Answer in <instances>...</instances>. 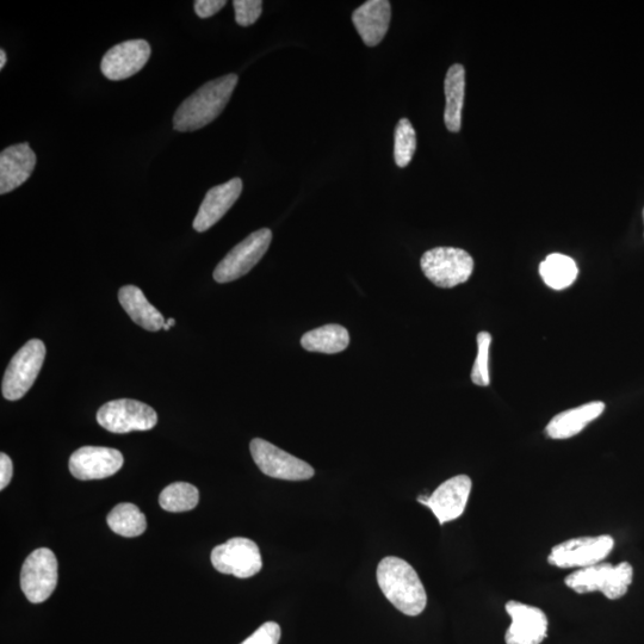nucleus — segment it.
Here are the masks:
<instances>
[{"instance_id": "nucleus-10", "label": "nucleus", "mask_w": 644, "mask_h": 644, "mask_svg": "<svg viewBox=\"0 0 644 644\" xmlns=\"http://www.w3.org/2000/svg\"><path fill=\"white\" fill-rule=\"evenodd\" d=\"M253 461L256 462L260 472L270 478L305 481L312 479L315 472L312 466L288 452L277 448L276 445L255 438L250 445Z\"/></svg>"}, {"instance_id": "nucleus-1", "label": "nucleus", "mask_w": 644, "mask_h": 644, "mask_svg": "<svg viewBox=\"0 0 644 644\" xmlns=\"http://www.w3.org/2000/svg\"><path fill=\"white\" fill-rule=\"evenodd\" d=\"M238 84L237 74L210 80L179 105L173 116L177 132H195L212 123L225 110Z\"/></svg>"}, {"instance_id": "nucleus-11", "label": "nucleus", "mask_w": 644, "mask_h": 644, "mask_svg": "<svg viewBox=\"0 0 644 644\" xmlns=\"http://www.w3.org/2000/svg\"><path fill=\"white\" fill-rule=\"evenodd\" d=\"M212 563L216 571L235 578L255 577L263 568L262 555L257 544L249 538L235 537L213 549Z\"/></svg>"}, {"instance_id": "nucleus-19", "label": "nucleus", "mask_w": 644, "mask_h": 644, "mask_svg": "<svg viewBox=\"0 0 644 644\" xmlns=\"http://www.w3.org/2000/svg\"><path fill=\"white\" fill-rule=\"evenodd\" d=\"M604 411V402L594 401L557 414L547 425V435L553 439L577 436L588 424L602 416Z\"/></svg>"}, {"instance_id": "nucleus-22", "label": "nucleus", "mask_w": 644, "mask_h": 644, "mask_svg": "<svg viewBox=\"0 0 644 644\" xmlns=\"http://www.w3.org/2000/svg\"><path fill=\"white\" fill-rule=\"evenodd\" d=\"M350 334L345 327L331 324L309 331L301 339L302 348L320 354H339L348 348Z\"/></svg>"}, {"instance_id": "nucleus-24", "label": "nucleus", "mask_w": 644, "mask_h": 644, "mask_svg": "<svg viewBox=\"0 0 644 644\" xmlns=\"http://www.w3.org/2000/svg\"><path fill=\"white\" fill-rule=\"evenodd\" d=\"M108 525L115 534L123 537H138L147 529V520L134 504L123 503L116 505L109 513Z\"/></svg>"}, {"instance_id": "nucleus-26", "label": "nucleus", "mask_w": 644, "mask_h": 644, "mask_svg": "<svg viewBox=\"0 0 644 644\" xmlns=\"http://www.w3.org/2000/svg\"><path fill=\"white\" fill-rule=\"evenodd\" d=\"M417 151V134L410 120L402 119L395 128L394 159L399 167H406L411 163Z\"/></svg>"}, {"instance_id": "nucleus-33", "label": "nucleus", "mask_w": 644, "mask_h": 644, "mask_svg": "<svg viewBox=\"0 0 644 644\" xmlns=\"http://www.w3.org/2000/svg\"><path fill=\"white\" fill-rule=\"evenodd\" d=\"M166 324L169 325L170 327H172V326L176 325V321H175V319L171 318V319L166 321Z\"/></svg>"}, {"instance_id": "nucleus-13", "label": "nucleus", "mask_w": 644, "mask_h": 644, "mask_svg": "<svg viewBox=\"0 0 644 644\" xmlns=\"http://www.w3.org/2000/svg\"><path fill=\"white\" fill-rule=\"evenodd\" d=\"M151 46L145 40H130L119 43L105 53L101 71L105 78L120 82L133 77L146 66L151 58Z\"/></svg>"}, {"instance_id": "nucleus-14", "label": "nucleus", "mask_w": 644, "mask_h": 644, "mask_svg": "<svg viewBox=\"0 0 644 644\" xmlns=\"http://www.w3.org/2000/svg\"><path fill=\"white\" fill-rule=\"evenodd\" d=\"M512 619L506 644H541L548 636V618L541 609L510 600L505 606Z\"/></svg>"}, {"instance_id": "nucleus-28", "label": "nucleus", "mask_w": 644, "mask_h": 644, "mask_svg": "<svg viewBox=\"0 0 644 644\" xmlns=\"http://www.w3.org/2000/svg\"><path fill=\"white\" fill-rule=\"evenodd\" d=\"M235 21L241 27H249L258 21L263 11L260 0H234Z\"/></svg>"}, {"instance_id": "nucleus-30", "label": "nucleus", "mask_w": 644, "mask_h": 644, "mask_svg": "<svg viewBox=\"0 0 644 644\" xmlns=\"http://www.w3.org/2000/svg\"><path fill=\"white\" fill-rule=\"evenodd\" d=\"M226 0H197L194 4L196 15L200 18H209L225 8Z\"/></svg>"}, {"instance_id": "nucleus-31", "label": "nucleus", "mask_w": 644, "mask_h": 644, "mask_svg": "<svg viewBox=\"0 0 644 644\" xmlns=\"http://www.w3.org/2000/svg\"><path fill=\"white\" fill-rule=\"evenodd\" d=\"M14 475V464L8 455L0 454V489H5Z\"/></svg>"}, {"instance_id": "nucleus-25", "label": "nucleus", "mask_w": 644, "mask_h": 644, "mask_svg": "<svg viewBox=\"0 0 644 644\" xmlns=\"http://www.w3.org/2000/svg\"><path fill=\"white\" fill-rule=\"evenodd\" d=\"M200 500L198 489L187 482H176L167 486L159 497L161 509L171 513L194 510Z\"/></svg>"}, {"instance_id": "nucleus-34", "label": "nucleus", "mask_w": 644, "mask_h": 644, "mask_svg": "<svg viewBox=\"0 0 644 644\" xmlns=\"http://www.w3.org/2000/svg\"><path fill=\"white\" fill-rule=\"evenodd\" d=\"M170 328H171V327H170L169 325H167V324H166V322H165L164 330H165V331H169V330H170Z\"/></svg>"}, {"instance_id": "nucleus-35", "label": "nucleus", "mask_w": 644, "mask_h": 644, "mask_svg": "<svg viewBox=\"0 0 644 644\" xmlns=\"http://www.w3.org/2000/svg\"><path fill=\"white\" fill-rule=\"evenodd\" d=\"M643 219H644V209H643Z\"/></svg>"}, {"instance_id": "nucleus-3", "label": "nucleus", "mask_w": 644, "mask_h": 644, "mask_svg": "<svg viewBox=\"0 0 644 644\" xmlns=\"http://www.w3.org/2000/svg\"><path fill=\"white\" fill-rule=\"evenodd\" d=\"M633 578L634 569L629 562L618 566L600 562L569 574L565 584L578 594L602 592L606 598L616 600L627 594Z\"/></svg>"}, {"instance_id": "nucleus-6", "label": "nucleus", "mask_w": 644, "mask_h": 644, "mask_svg": "<svg viewBox=\"0 0 644 644\" xmlns=\"http://www.w3.org/2000/svg\"><path fill=\"white\" fill-rule=\"evenodd\" d=\"M97 421L103 429L123 435L133 431L152 430L158 423V414L144 402L120 399L99 408Z\"/></svg>"}, {"instance_id": "nucleus-27", "label": "nucleus", "mask_w": 644, "mask_h": 644, "mask_svg": "<svg viewBox=\"0 0 644 644\" xmlns=\"http://www.w3.org/2000/svg\"><path fill=\"white\" fill-rule=\"evenodd\" d=\"M491 343V334L486 331L478 334V356H476L472 370V381L476 386L487 387L491 383L488 371V357Z\"/></svg>"}, {"instance_id": "nucleus-20", "label": "nucleus", "mask_w": 644, "mask_h": 644, "mask_svg": "<svg viewBox=\"0 0 644 644\" xmlns=\"http://www.w3.org/2000/svg\"><path fill=\"white\" fill-rule=\"evenodd\" d=\"M119 301L123 309L136 325L146 331L158 332L164 328L165 319L156 307L146 299L142 290L135 286H125L119 291Z\"/></svg>"}, {"instance_id": "nucleus-5", "label": "nucleus", "mask_w": 644, "mask_h": 644, "mask_svg": "<svg viewBox=\"0 0 644 644\" xmlns=\"http://www.w3.org/2000/svg\"><path fill=\"white\" fill-rule=\"evenodd\" d=\"M46 345L40 339H32L12 357L4 374L2 393L6 400L23 398L33 387L45 363Z\"/></svg>"}, {"instance_id": "nucleus-12", "label": "nucleus", "mask_w": 644, "mask_h": 644, "mask_svg": "<svg viewBox=\"0 0 644 644\" xmlns=\"http://www.w3.org/2000/svg\"><path fill=\"white\" fill-rule=\"evenodd\" d=\"M473 482L467 475H457L442 483L430 497L418 501L433 512L442 525L452 522L466 510Z\"/></svg>"}, {"instance_id": "nucleus-29", "label": "nucleus", "mask_w": 644, "mask_h": 644, "mask_svg": "<svg viewBox=\"0 0 644 644\" xmlns=\"http://www.w3.org/2000/svg\"><path fill=\"white\" fill-rule=\"evenodd\" d=\"M281 640V627L275 622H268L262 625L256 633L241 644H278Z\"/></svg>"}, {"instance_id": "nucleus-4", "label": "nucleus", "mask_w": 644, "mask_h": 644, "mask_svg": "<svg viewBox=\"0 0 644 644\" xmlns=\"http://www.w3.org/2000/svg\"><path fill=\"white\" fill-rule=\"evenodd\" d=\"M421 270L439 288H454L467 282L474 271V259L456 247H436L424 253Z\"/></svg>"}, {"instance_id": "nucleus-23", "label": "nucleus", "mask_w": 644, "mask_h": 644, "mask_svg": "<svg viewBox=\"0 0 644 644\" xmlns=\"http://www.w3.org/2000/svg\"><path fill=\"white\" fill-rule=\"evenodd\" d=\"M540 274L549 288L563 290L577 280L579 269L571 257L553 253L540 265Z\"/></svg>"}, {"instance_id": "nucleus-9", "label": "nucleus", "mask_w": 644, "mask_h": 644, "mask_svg": "<svg viewBox=\"0 0 644 644\" xmlns=\"http://www.w3.org/2000/svg\"><path fill=\"white\" fill-rule=\"evenodd\" d=\"M613 547L615 541L609 535L572 538L551 549L548 562L559 568H586L603 562Z\"/></svg>"}, {"instance_id": "nucleus-7", "label": "nucleus", "mask_w": 644, "mask_h": 644, "mask_svg": "<svg viewBox=\"0 0 644 644\" xmlns=\"http://www.w3.org/2000/svg\"><path fill=\"white\" fill-rule=\"evenodd\" d=\"M272 240L269 228H262L252 233L244 241L228 252L214 270V280L218 283H229L239 280L255 268L266 252Z\"/></svg>"}, {"instance_id": "nucleus-18", "label": "nucleus", "mask_w": 644, "mask_h": 644, "mask_svg": "<svg viewBox=\"0 0 644 644\" xmlns=\"http://www.w3.org/2000/svg\"><path fill=\"white\" fill-rule=\"evenodd\" d=\"M392 6L387 0H369L352 14V22L368 47L381 43L389 29Z\"/></svg>"}, {"instance_id": "nucleus-2", "label": "nucleus", "mask_w": 644, "mask_h": 644, "mask_svg": "<svg viewBox=\"0 0 644 644\" xmlns=\"http://www.w3.org/2000/svg\"><path fill=\"white\" fill-rule=\"evenodd\" d=\"M377 582L385 597L396 609L416 617L427 605L423 582L410 563L399 557L388 556L377 567Z\"/></svg>"}, {"instance_id": "nucleus-32", "label": "nucleus", "mask_w": 644, "mask_h": 644, "mask_svg": "<svg viewBox=\"0 0 644 644\" xmlns=\"http://www.w3.org/2000/svg\"><path fill=\"white\" fill-rule=\"evenodd\" d=\"M6 61H8V58H6V53L2 49V51H0V68H2V70L6 65Z\"/></svg>"}, {"instance_id": "nucleus-15", "label": "nucleus", "mask_w": 644, "mask_h": 644, "mask_svg": "<svg viewBox=\"0 0 644 644\" xmlns=\"http://www.w3.org/2000/svg\"><path fill=\"white\" fill-rule=\"evenodd\" d=\"M119 450L104 447H83L73 452L70 472L82 481L101 480L115 475L123 466Z\"/></svg>"}, {"instance_id": "nucleus-8", "label": "nucleus", "mask_w": 644, "mask_h": 644, "mask_svg": "<svg viewBox=\"0 0 644 644\" xmlns=\"http://www.w3.org/2000/svg\"><path fill=\"white\" fill-rule=\"evenodd\" d=\"M58 585V560L52 550L33 551L23 563L21 587L30 603L40 604L52 596Z\"/></svg>"}, {"instance_id": "nucleus-21", "label": "nucleus", "mask_w": 644, "mask_h": 644, "mask_svg": "<svg viewBox=\"0 0 644 644\" xmlns=\"http://www.w3.org/2000/svg\"><path fill=\"white\" fill-rule=\"evenodd\" d=\"M445 105L444 122L449 132L458 133L462 126V110L466 95V70L460 64L449 68L444 82Z\"/></svg>"}, {"instance_id": "nucleus-16", "label": "nucleus", "mask_w": 644, "mask_h": 644, "mask_svg": "<svg viewBox=\"0 0 644 644\" xmlns=\"http://www.w3.org/2000/svg\"><path fill=\"white\" fill-rule=\"evenodd\" d=\"M241 191H243V181L240 178H233L225 184L210 189L194 220L195 231L203 233L218 224L238 201Z\"/></svg>"}, {"instance_id": "nucleus-17", "label": "nucleus", "mask_w": 644, "mask_h": 644, "mask_svg": "<svg viewBox=\"0 0 644 644\" xmlns=\"http://www.w3.org/2000/svg\"><path fill=\"white\" fill-rule=\"evenodd\" d=\"M36 166V154L27 142L5 148L0 154V194L26 183Z\"/></svg>"}]
</instances>
